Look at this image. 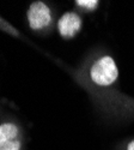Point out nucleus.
Returning <instances> with one entry per match:
<instances>
[{
	"mask_svg": "<svg viewBox=\"0 0 134 150\" xmlns=\"http://www.w3.org/2000/svg\"><path fill=\"white\" fill-rule=\"evenodd\" d=\"M119 76V71L113 58L103 57L96 61L91 69V78L98 85H110Z\"/></svg>",
	"mask_w": 134,
	"mask_h": 150,
	"instance_id": "obj_1",
	"label": "nucleus"
},
{
	"mask_svg": "<svg viewBox=\"0 0 134 150\" xmlns=\"http://www.w3.org/2000/svg\"><path fill=\"white\" fill-rule=\"evenodd\" d=\"M28 19L30 28L34 30H39L47 27L52 19L49 7L42 1L32 3L28 11Z\"/></svg>",
	"mask_w": 134,
	"mask_h": 150,
	"instance_id": "obj_2",
	"label": "nucleus"
},
{
	"mask_svg": "<svg viewBox=\"0 0 134 150\" xmlns=\"http://www.w3.org/2000/svg\"><path fill=\"white\" fill-rule=\"evenodd\" d=\"M58 28H59V31L62 37H65V39H71V37H73L80 30L81 19L77 13L67 12V13H65L59 19Z\"/></svg>",
	"mask_w": 134,
	"mask_h": 150,
	"instance_id": "obj_3",
	"label": "nucleus"
},
{
	"mask_svg": "<svg viewBox=\"0 0 134 150\" xmlns=\"http://www.w3.org/2000/svg\"><path fill=\"white\" fill-rule=\"evenodd\" d=\"M18 134V127L15 124H3L0 125V144L8 142V141H13Z\"/></svg>",
	"mask_w": 134,
	"mask_h": 150,
	"instance_id": "obj_4",
	"label": "nucleus"
},
{
	"mask_svg": "<svg viewBox=\"0 0 134 150\" xmlns=\"http://www.w3.org/2000/svg\"><path fill=\"white\" fill-rule=\"evenodd\" d=\"M19 149H20V143L15 139L0 144V150H19Z\"/></svg>",
	"mask_w": 134,
	"mask_h": 150,
	"instance_id": "obj_5",
	"label": "nucleus"
},
{
	"mask_svg": "<svg viewBox=\"0 0 134 150\" xmlns=\"http://www.w3.org/2000/svg\"><path fill=\"white\" fill-rule=\"evenodd\" d=\"M76 4H78L81 7L88 8V10H95L98 6V1H97V0H77Z\"/></svg>",
	"mask_w": 134,
	"mask_h": 150,
	"instance_id": "obj_6",
	"label": "nucleus"
},
{
	"mask_svg": "<svg viewBox=\"0 0 134 150\" xmlns=\"http://www.w3.org/2000/svg\"><path fill=\"white\" fill-rule=\"evenodd\" d=\"M0 28H1V29H5V30H7V31H11L12 34H15V35L17 34V33H16V30H15L13 28H11V27L8 25V24H6L1 18H0Z\"/></svg>",
	"mask_w": 134,
	"mask_h": 150,
	"instance_id": "obj_7",
	"label": "nucleus"
},
{
	"mask_svg": "<svg viewBox=\"0 0 134 150\" xmlns=\"http://www.w3.org/2000/svg\"><path fill=\"white\" fill-rule=\"evenodd\" d=\"M128 150H134V141H132L128 145Z\"/></svg>",
	"mask_w": 134,
	"mask_h": 150,
	"instance_id": "obj_8",
	"label": "nucleus"
}]
</instances>
